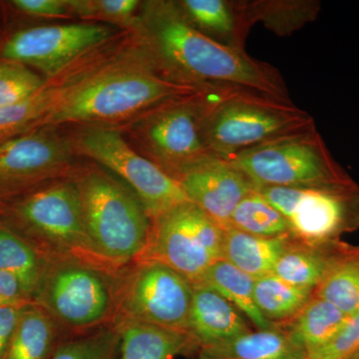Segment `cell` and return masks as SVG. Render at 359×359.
Wrapping results in <instances>:
<instances>
[{
    "label": "cell",
    "instance_id": "obj_1",
    "mask_svg": "<svg viewBox=\"0 0 359 359\" xmlns=\"http://www.w3.org/2000/svg\"><path fill=\"white\" fill-rule=\"evenodd\" d=\"M134 30L172 81L201 90L233 87L292 102L278 68L205 36L186 20L177 1L142 2Z\"/></svg>",
    "mask_w": 359,
    "mask_h": 359
},
{
    "label": "cell",
    "instance_id": "obj_2",
    "mask_svg": "<svg viewBox=\"0 0 359 359\" xmlns=\"http://www.w3.org/2000/svg\"><path fill=\"white\" fill-rule=\"evenodd\" d=\"M201 90L172 81L138 41L136 49L112 54L51 111L40 128L73 123L122 121Z\"/></svg>",
    "mask_w": 359,
    "mask_h": 359
},
{
    "label": "cell",
    "instance_id": "obj_3",
    "mask_svg": "<svg viewBox=\"0 0 359 359\" xmlns=\"http://www.w3.org/2000/svg\"><path fill=\"white\" fill-rule=\"evenodd\" d=\"M70 176L90 238L104 259L119 269L140 259L148 247L151 219L133 191L99 168Z\"/></svg>",
    "mask_w": 359,
    "mask_h": 359
},
{
    "label": "cell",
    "instance_id": "obj_4",
    "mask_svg": "<svg viewBox=\"0 0 359 359\" xmlns=\"http://www.w3.org/2000/svg\"><path fill=\"white\" fill-rule=\"evenodd\" d=\"M316 127L313 116L294 103L230 88L217 98L203 128L212 155L230 160L245 151Z\"/></svg>",
    "mask_w": 359,
    "mask_h": 359
},
{
    "label": "cell",
    "instance_id": "obj_5",
    "mask_svg": "<svg viewBox=\"0 0 359 359\" xmlns=\"http://www.w3.org/2000/svg\"><path fill=\"white\" fill-rule=\"evenodd\" d=\"M8 215L45 259H74L106 271H120L92 242L71 176L18 198L9 207Z\"/></svg>",
    "mask_w": 359,
    "mask_h": 359
},
{
    "label": "cell",
    "instance_id": "obj_6",
    "mask_svg": "<svg viewBox=\"0 0 359 359\" xmlns=\"http://www.w3.org/2000/svg\"><path fill=\"white\" fill-rule=\"evenodd\" d=\"M119 271L74 259H46L32 302L51 316L66 339L95 332L114 321Z\"/></svg>",
    "mask_w": 359,
    "mask_h": 359
},
{
    "label": "cell",
    "instance_id": "obj_7",
    "mask_svg": "<svg viewBox=\"0 0 359 359\" xmlns=\"http://www.w3.org/2000/svg\"><path fill=\"white\" fill-rule=\"evenodd\" d=\"M257 189L323 188L355 184L316 127L245 151L229 160Z\"/></svg>",
    "mask_w": 359,
    "mask_h": 359
},
{
    "label": "cell",
    "instance_id": "obj_8",
    "mask_svg": "<svg viewBox=\"0 0 359 359\" xmlns=\"http://www.w3.org/2000/svg\"><path fill=\"white\" fill-rule=\"evenodd\" d=\"M230 88L173 99L144 113L133 129L142 154L175 180L187 168L212 155L203 137L205 120L217 98Z\"/></svg>",
    "mask_w": 359,
    "mask_h": 359
},
{
    "label": "cell",
    "instance_id": "obj_9",
    "mask_svg": "<svg viewBox=\"0 0 359 359\" xmlns=\"http://www.w3.org/2000/svg\"><path fill=\"white\" fill-rule=\"evenodd\" d=\"M193 294V283L178 271L139 259L118 273L112 325L143 323L188 334Z\"/></svg>",
    "mask_w": 359,
    "mask_h": 359
},
{
    "label": "cell",
    "instance_id": "obj_10",
    "mask_svg": "<svg viewBox=\"0 0 359 359\" xmlns=\"http://www.w3.org/2000/svg\"><path fill=\"white\" fill-rule=\"evenodd\" d=\"M287 219L294 242L327 245L359 229V186L257 189Z\"/></svg>",
    "mask_w": 359,
    "mask_h": 359
},
{
    "label": "cell",
    "instance_id": "obj_11",
    "mask_svg": "<svg viewBox=\"0 0 359 359\" xmlns=\"http://www.w3.org/2000/svg\"><path fill=\"white\" fill-rule=\"evenodd\" d=\"M72 142L76 152L119 176L140 200L151 219L189 202L178 181L146 156L137 152L119 130L90 125L81 130Z\"/></svg>",
    "mask_w": 359,
    "mask_h": 359
},
{
    "label": "cell",
    "instance_id": "obj_12",
    "mask_svg": "<svg viewBox=\"0 0 359 359\" xmlns=\"http://www.w3.org/2000/svg\"><path fill=\"white\" fill-rule=\"evenodd\" d=\"M223 242L224 229L189 201L151 219L148 247L140 259L162 262L196 285L223 259Z\"/></svg>",
    "mask_w": 359,
    "mask_h": 359
},
{
    "label": "cell",
    "instance_id": "obj_13",
    "mask_svg": "<svg viewBox=\"0 0 359 359\" xmlns=\"http://www.w3.org/2000/svg\"><path fill=\"white\" fill-rule=\"evenodd\" d=\"M73 142L44 127L0 143V202L70 176Z\"/></svg>",
    "mask_w": 359,
    "mask_h": 359
},
{
    "label": "cell",
    "instance_id": "obj_14",
    "mask_svg": "<svg viewBox=\"0 0 359 359\" xmlns=\"http://www.w3.org/2000/svg\"><path fill=\"white\" fill-rule=\"evenodd\" d=\"M115 30L99 23L35 26L14 33L2 45L0 59L22 63L49 80L98 50Z\"/></svg>",
    "mask_w": 359,
    "mask_h": 359
},
{
    "label": "cell",
    "instance_id": "obj_15",
    "mask_svg": "<svg viewBox=\"0 0 359 359\" xmlns=\"http://www.w3.org/2000/svg\"><path fill=\"white\" fill-rule=\"evenodd\" d=\"M187 198L223 229L238 205L257 187L231 161L209 155L176 177Z\"/></svg>",
    "mask_w": 359,
    "mask_h": 359
},
{
    "label": "cell",
    "instance_id": "obj_16",
    "mask_svg": "<svg viewBox=\"0 0 359 359\" xmlns=\"http://www.w3.org/2000/svg\"><path fill=\"white\" fill-rule=\"evenodd\" d=\"M88 63H75L47 80L36 93L8 107L0 108V143L40 129L52 110L89 76Z\"/></svg>",
    "mask_w": 359,
    "mask_h": 359
},
{
    "label": "cell",
    "instance_id": "obj_17",
    "mask_svg": "<svg viewBox=\"0 0 359 359\" xmlns=\"http://www.w3.org/2000/svg\"><path fill=\"white\" fill-rule=\"evenodd\" d=\"M244 314L209 287L194 285L188 334L199 351L252 332Z\"/></svg>",
    "mask_w": 359,
    "mask_h": 359
},
{
    "label": "cell",
    "instance_id": "obj_18",
    "mask_svg": "<svg viewBox=\"0 0 359 359\" xmlns=\"http://www.w3.org/2000/svg\"><path fill=\"white\" fill-rule=\"evenodd\" d=\"M186 20L205 36L219 43L245 50L252 27L245 1L235 0H180Z\"/></svg>",
    "mask_w": 359,
    "mask_h": 359
},
{
    "label": "cell",
    "instance_id": "obj_19",
    "mask_svg": "<svg viewBox=\"0 0 359 359\" xmlns=\"http://www.w3.org/2000/svg\"><path fill=\"white\" fill-rule=\"evenodd\" d=\"M359 248L344 243L309 245L292 241L276 263L273 275L295 285L316 290L332 266L348 257L358 256Z\"/></svg>",
    "mask_w": 359,
    "mask_h": 359
},
{
    "label": "cell",
    "instance_id": "obj_20",
    "mask_svg": "<svg viewBox=\"0 0 359 359\" xmlns=\"http://www.w3.org/2000/svg\"><path fill=\"white\" fill-rule=\"evenodd\" d=\"M119 359H173L199 351L186 332L143 323H121Z\"/></svg>",
    "mask_w": 359,
    "mask_h": 359
},
{
    "label": "cell",
    "instance_id": "obj_21",
    "mask_svg": "<svg viewBox=\"0 0 359 359\" xmlns=\"http://www.w3.org/2000/svg\"><path fill=\"white\" fill-rule=\"evenodd\" d=\"M204 359H306L308 353L283 328L257 330L199 351Z\"/></svg>",
    "mask_w": 359,
    "mask_h": 359
},
{
    "label": "cell",
    "instance_id": "obj_22",
    "mask_svg": "<svg viewBox=\"0 0 359 359\" xmlns=\"http://www.w3.org/2000/svg\"><path fill=\"white\" fill-rule=\"evenodd\" d=\"M292 238H264L233 228L224 229L223 259L255 280L271 275Z\"/></svg>",
    "mask_w": 359,
    "mask_h": 359
},
{
    "label": "cell",
    "instance_id": "obj_23",
    "mask_svg": "<svg viewBox=\"0 0 359 359\" xmlns=\"http://www.w3.org/2000/svg\"><path fill=\"white\" fill-rule=\"evenodd\" d=\"M66 339L51 316L30 302L23 309L4 359H51Z\"/></svg>",
    "mask_w": 359,
    "mask_h": 359
},
{
    "label": "cell",
    "instance_id": "obj_24",
    "mask_svg": "<svg viewBox=\"0 0 359 359\" xmlns=\"http://www.w3.org/2000/svg\"><path fill=\"white\" fill-rule=\"evenodd\" d=\"M348 320L349 316L334 304L313 294L306 306L283 330L309 355L330 344Z\"/></svg>",
    "mask_w": 359,
    "mask_h": 359
},
{
    "label": "cell",
    "instance_id": "obj_25",
    "mask_svg": "<svg viewBox=\"0 0 359 359\" xmlns=\"http://www.w3.org/2000/svg\"><path fill=\"white\" fill-rule=\"evenodd\" d=\"M196 285H204L218 292L244 314L257 330H269L275 327L257 308L254 278L224 259H219L210 266Z\"/></svg>",
    "mask_w": 359,
    "mask_h": 359
},
{
    "label": "cell",
    "instance_id": "obj_26",
    "mask_svg": "<svg viewBox=\"0 0 359 359\" xmlns=\"http://www.w3.org/2000/svg\"><path fill=\"white\" fill-rule=\"evenodd\" d=\"M252 25L262 23L280 37L290 36L320 15L321 4L316 0H254L245 1Z\"/></svg>",
    "mask_w": 359,
    "mask_h": 359
},
{
    "label": "cell",
    "instance_id": "obj_27",
    "mask_svg": "<svg viewBox=\"0 0 359 359\" xmlns=\"http://www.w3.org/2000/svg\"><path fill=\"white\" fill-rule=\"evenodd\" d=\"M45 264L46 259L23 236L0 224V271L15 276L32 302Z\"/></svg>",
    "mask_w": 359,
    "mask_h": 359
},
{
    "label": "cell",
    "instance_id": "obj_28",
    "mask_svg": "<svg viewBox=\"0 0 359 359\" xmlns=\"http://www.w3.org/2000/svg\"><path fill=\"white\" fill-rule=\"evenodd\" d=\"M313 290L295 287L269 275L255 280V297L261 313L269 323H289L311 301Z\"/></svg>",
    "mask_w": 359,
    "mask_h": 359
},
{
    "label": "cell",
    "instance_id": "obj_29",
    "mask_svg": "<svg viewBox=\"0 0 359 359\" xmlns=\"http://www.w3.org/2000/svg\"><path fill=\"white\" fill-rule=\"evenodd\" d=\"M264 238L287 237L289 224L259 190L249 194L236 208L228 228Z\"/></svg>",
    "mask_w": 359,
    "mask_h": 359
},
{
    "label": "cell",
    "instance_id": "obj_30",
    "mask_svg": "<svg viewBox=\"0 0 359 359\" xmlns=\"http://www.w3.org/2000/svg\"><path fill=\"white\" fill-rule=\"evenodd\" d=\"M314 295L334 304L347 316L359 311V255L332 266Z\"/></svg>",
    "mask_w": 359,
    "mask_h": 359
},
{
    "label": "cell",
    "instance_id": "obj_31",
    "mask_svg": "<svg viewBox=\"0 0 359 359\" xmlns=\"http://www.w3.org/2000/svg\"><path fill=\"white\" fill-rule=\"evenodd\" d=\"M119 330L114 325L65 340L51 359H119Z\"/></svg>",
    "mask_w": 359,
    "mask_h": 359
},
{
    "label": "cell",
    "instance_id": "obj_32",
    "mask_svg": "<svg viewBox=\"0 0 359 359\" xmlns=\"http://www.w3.org/2000/svg\"><path fill=\"white\" fill-rule=\"evenodd\" d=\"M32 68L16 61L0 59V108L20 103L46 83Z\"/></svg>",
    "mask_w": 359,
    "mask_h": 359
},
{
    "label": "cell",
    "instance_id": "obj_33",
    "mask_svg": "<svg viewBox=\"0 0 359 359\" xmlns=\"http://www.w3.org/2000/svg\"><path fill=\"white\" fill-rule=\"evenodd\" d=\"M141 4L138 0H69L73 15L133 29Z\"/></svg>",
    "mask_w": 359,
    "mask_h": 359
},
{
    "label": "cell",
    "instance_id": "obj_34",
    "mask_svg": "<svg viewBox=\"0 0 359 359\" xmlns=\"http://www.w3.org/2000/svg\"><path fill=\"white\" fill-rule=\"evenodd\" d=\"M306 359H359V311L349 318L330 344L309 354Z\"/></svg>",
    "mask_w": 359,
    "mask_h": 359
},
{
    "label": "cell",
    "instance_id": "obj_35",
    "mask_svg": "<svg viewBox=\"0 0 359 359\" xmlns=\"http://www.w3.org/2000/svg\"><path fill=\"white\" fill-rule=\"evenodd\" d=\"M18 13L40 18H69L73 15L69 0H13Z\"/></svg>",
    "mask_w": 359,
    "mask_h": 359
},
{
    "label": "cell",
    "instance_id": "obj_36",
    "mask_svg": "<svg viewBox=\"0 0 359 359\" xmlns=\"http://www.w3.org/2000/svg\"><path fill=\"white\" fill-rule=\"evenodd\" d=\"M32 299L23 290L15 276L0 271V308L23 306L30 304Z\"/></svg>",
    "mask_w": 359,
    "mask_h": 359
},
{
    "label": "cell",
    "instance_id": "obj_37",
    "mask_svg": "<svg viewBox=\"0 0 359 359\" xmlns=\"http://www.w3.org/2000/svg\"><path fill=\"white\" fill-rule=\"evenodd\" d=\"M25 306L26 304H23L0 308V359H4L6 356Z\"/></svg>",
    "mask_w": 359,
    "mask_h": 359
},
{
    "label": "cell",
    "instance_id": "obj_38",
    "mask_svg": "<svg viewBox=\"0 0 359 359\" xmlns=\"http://www.w3.org/2000/svg\"><path fill=\"white\" fill-rule=\"evenodd\" d=\"M200 359H204V358H200Z\"/></svg>",
    "mask_w": 359,
    "mask_h": 359
}]
</instances>
